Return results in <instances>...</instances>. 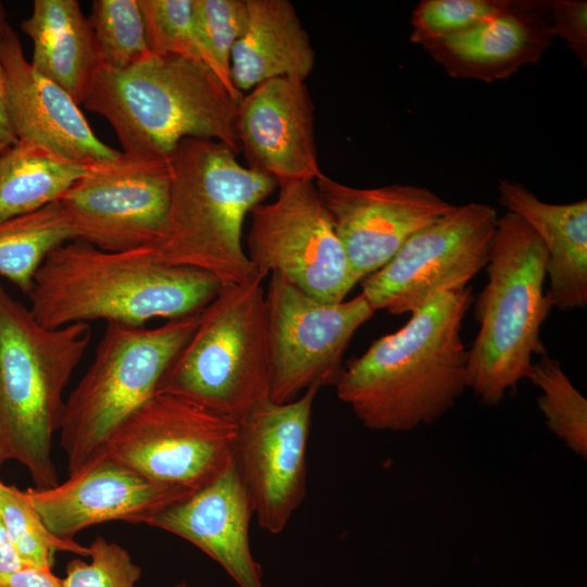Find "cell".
Segmentation results:
<instances>
[{
  "label": "cell",
  "mask_w": 587,
  "mask_h": 587,
  "mask_svg": "<svg viewBox=\"0 0 587 587\" xmlns=\"http://www.w3.org/2000/svg\"><path fill=\"white\" fill-rule=\"evenodd\" d=\"M472 303L466 286L412 312L400 329L348 361L335 384L339 400L370 429L408 432L436 422L467 388L461 329Z\"/></svg>",
  "instance_id": "obj_1"
},
{
  "label": "cell",
  "mask_w": 587,
  "mask_h": 587,
  "mask_svg": "<svg viewBox=\"0 0 587 587\" xmlns=\"http://www.w3.org/2000/svg\"><path fill=\"white\" fill-rule=\"evenodd\" d=\"M221 287L204 271L163 263L153 246L105 251L72 240L48 254L27 296L48 328L98 320L145 326L199 313Z\"/></svg>",
  "instance_id": "obj_2"
},
{
  "label": "cell",
  "mask_w": 587,
  "mask_h": 587,
  "mask_svg": "<svg viewBox=\"0 0 587 587\" xmlns=\"http://www.w3.org/2000/svg\"><path fill=\"white\" fill-rule=\"evenodd\" d=\"M238 103L208 66L173 54L122 70L99 66L83 101L111 124L124 153L168 161L188 138L239 152Z\"/></svg>",
  "instance_id": "obj_3"
},
{
  "label": "cell",
  "mask_w": 587,
  "mask_h": 587,
  "mask_svg": "<svg viewBox=\"0 0 587 587\" xmlns=\"http://www.w3.org/2000/svg\"><path fill=\"white\" fill-rule=\"evenodd\" d=\"M171 165L167 218L153 246L159 259L204 271L222 286L255 278L259 274L242 246L243 223L277 183L241 165L233 149L212 139L183 140Z\"/></svg>",
  "instance_id": "obj_4"
},
{
  "label": "cell",
  "mask_w": 587,
  "mask_h": 587,
  "mask_svg": "<svg viewBox=\"0 0 587 587\" xmlns=\"http://www.w3.org/2000/svg\"><path fill=\"white\" fill-rule=\"evenodd\" d=\"M90 339L88 323L42 326L0 283V465L20 462L37 489L59 484L52 439Z\"/></svg>",
  "instance_id": "obj_5"
},
{
  "label": "cell",
  "mask_w": 587,
  "mask_h": 587,
  "mask_svg": "<svg viewBox=\"0 0 587 587\" xmlns=\"http://www.w3.org/2000/svg\"><path fill=\"white\" fill-rule=\"evenodd\" d=\"M546 262L541 240L520 216L508 211L498 217L466 366L467 388L486 405L529 378L533 355L547 354L540 329L553 305L544 292Z\"/></svg>",
  "instance_id": "obj_6"
},
{
  "label": "cell",
  "mask_w": 587,
  "mask_h": 587,
  "mask_svg": "<svg viewBox=\"0 0 587 587\" xmlns=\"http://www.w3.org/2000/svg\"><path fill=\"white\" fill-rule=\"evenodd\" d=\"M264 277L222 286L164 374L157 392L190 399L240 422L270 399Z\"/></svg>",
  "instance_id": "obj_7"
},
{
  "label": "cell",
  "mask_w": 587,
  "mask_h": 587,
  "mask_svg": "<svg viewBox=\"0 0 587 587\" xmlns=\"http://www.w3.org/2000/svg\"><path fill=\"white\" fill-rule=\"evenodd\" d=\"M200 312L152 328L107 323L91 364L65 399L59 432L70 475L104 452L113 429L157 394Z\"/></svg>",
  "instance_id": "obj_8"
},
{
  "label": "cell",
  "mask_w": 587,
  "mask_h": 587,
  "mask_svg": "<svg viewBox=\"0 0 587 587\" xmlns=\"http://www.w3.org/2000/svg\"><path fill=\"white\" fill-rule=\"evenodd\" d=\"M237 433L235 420L157 392L113 429L104 451L150 480L195 491L233 463Z\"/></svg>",
  "instance_id": "obj_9"
},
{
  "label": "cell",
  "mask_w": 587,
  "mask_h": 587,
  "mask_svg": "<svg viewBox=\"0 0 587 587\" xmlns=\"http://www.w3.org/2000/svg\"><path fill=\"white\" fill-rule=\"evenodd\" d=\"M277 198L251 212L247 255L257 273H277L310 297L341 302L359 282L314 182L278 185Z\"/></svg>",
  "instance_id": "obj_10"
},
{
  "label": "cell",
  "mask_w": 587,
  "mask_h": 587,
  "mask_svg": "<svg viewBox=\"0 0 587 587\" xmlns=\"http://www.w3.org/2000/svg\"><path fill=\"white\" fill-rule=\"evenodd\" d=\"M498 217L486 203L454 205L364 278L361 294L375 311L411 314L445 291L469 286L487 265Z\"/></svg>",
  "instance_id": "obj_11"
},
{
  "label": "cell",
  "mask_w": 587,
  "mask_h": 587,
  "mask_svg": "<svg viewBox=\"0 0 587 587\" xmlns=\"http://www.w3.org/2000/svg\"><path fill=\"white\" fill-rule=\"evenodd\" d=\"M265 301L270 399L276 403L291 401L314 385L335 386L351 338L375 312L362 294L323 302L277 273L271 274Z\"/></svg>",
  "instance_id": "obj_12"
},
{
  "label": "cell",
  "mask_w": 587,
  "mask_h": 587,
  "mask_svg": "<svg viewBox=\"0 0 587 587\" xmlns=\"http://www.w3.org/2000/svg\"><path fill=\"white\" fill-rule=\"evenodd\" d=\"M171 162L121 152L88 166L58 200L75 240L105 251L157 245L170 208Z\"/></svg>",
  "instance_id": "obj_13"
},
{
  "label": "cell",
  "mask_w": 587,
  "mask_h": 587,
  "mask_svg": "<svg viewBox=\"0 0 587 587\" xmlns=\"http://www.w3.org/2000/svg\"><path fill=\"white\" fill-rule=\"evenodd\" d=\"M320 386L291 401L266 399L239 423L235 462L259 525L279 534L305 496L307 446Z\"/></svg>",
  "instance_id": "obj_14"
},
{
  "label": "cell",
  "mask_w": 587,
  "mask_h": 587,
  "mask_svg": "<svg viewBox=\"0 0 587 587\" xmlns=\"http://www.w3.org/2000/svg\"><path fill=\"white\" fill-rule=\"evenodd\" d=\"M314 184L358 282L384 267L409 238L454 208L425 187L355 188L324 173Z\"/></svg>",
  "instance_id": "obj_15"
},
{
  "label": "cell",
  "mask_w": 587,
  "mask_h": 587,
  "mask_svg": "<svg viewBox=\"0 0 587 587\" xmlns=\"http://www.w3.org/2000/svg\"><path fill=\"white\" fill-rule=\"evenodd\" d=\"M191 492L150 480L115 462L105 451L62 484L26 490L48 529L63 539H73L85 528L105 522L148 524L158 512Z\"/></svg>",
  "instance_id": "obj_16"
},
{
  "label": "cell",
  "mask_w": 587,
  "mask_h": 587,
  "mask_svg": "<svg viewBox=\"0 0 587 587\" xmlns=\"http://www.w3.org/2000/svg\"><path fill=\"white\" fill-rule=\"evenodd\" d=\"M236 132L247 166L277 185L314 182L323 174L314 136V104L303 79L273 78L243 93Z\"/></svg>",
  "instance_id": "obj_17"
},
{
  "label": "cell",
  "mask_w": 587,
  "mask_h": 587,
  "mask_svg": "<svg viewBox=\"0 0 587 587\" xmlns=\"http://www.w3.org/2000/svg\"><path fill=\"white\" fill-rule=\"evenodd\" d=\"M0 58L8 85V108L17 143L90 166L121 152L101 141L75 100L26 60L17 34L5 25Z\"/></svg>",
  "instance_id": "obj_18"
},
{
  "label": "cell",
  "mask_w": 587,
  "mask_h": 587,
  "mask_svg": "<svg viewBox=\"0 0 587 587\" xmlns=\"http://www.w3.org/2000/svg\"><path fill=\"white\" fill-rule=\"evenodd\" d=\"M253 509L235 459L208 485L158 512L148 525L174 534L217 562L239 587H264L249 540Z\"/></svg>",
  "instance_id": "obj_19"
},
{
  "label": "cell",
  "mask_w": 587,
  "mask_h": 587,
  "mask_svg": "<svg viewBox=\"0 0 587 587\" xmlns=\"http://www.w3.org/2000/svg\"><path fill=\"white\" fill-rule=\"evenodd\" d=\"M552 39L544 0H507L490 20L422 47L449 76L491 83L537 63Z\"/></svg>",
  "instance_id": "obj_20"
},
{
  "label": "cell",
  "mask_w": 587,
  "mask_h": 587,
  "mask_svg": "<svg viewBox=\"0 0 587 587\" xmlns=\"http://www.w3.org/2000/svg\"><path fill=\"white\" fill-rule=\"evenodd\" d=\"M499 201L539 237L546 252L547 291L562 311L587 304V200L553 204L541 201L524 185L501 178Z\"/></svg>",
  "instance_id": "obj_21"
},
{
  "label": "cell",
  "mask_w": 587,
  "mask_h": 587,
  "mask_svg": "<svg viewBox=\"0 0 587 587\" xmlns=\"http://www.w3.org/2000/svg\"><path fill=\"white\" fill-rule=\"evenodd\" d=\"M248 18L230 55L235 88L246 93L278 77L305 80L315 52L294 4L288 0H247Z\"/></svg>",
  "instance_id": "obj_22"
},
{
  "label": "cell",
  "mask_w": 587,
  "mask_h": 587,
  "mask_svg": "<svg viewBox=\"0 0 587 587\" xmlns=\"http://www.w3.org/2000/svg\"><path fill=\"white\" fill-rule=\"evenodd\" d=\"M20 25L33 41L30 64L83 104L100 60L78 1L35 0Z\"/></svg>",
  "instance_id": "obj_23"
},
{
  "label": "cell",
  "mask_w": 587,
  "mask_h": 587,
  "mask_svg": "<svg viewBox=\"0 0 587 587\" xmlns=\"http://www.w3.org/2000/svg\"><path fill=\"white\" fill-rule=\"evenodd\" d=\"M88 166L16 143L0 153V222L35 212L60 198Z\"/></svg>",
  "instance_id": "obj_24"
},
{
  "label": "cell",
  "mask_w": 587,
  "mask_h": 587,
  "mask_svg": "<svg viewBox=\"0 0 587 587\" xmlns=\"http://www.w3.org/2000/svg\"><path fill=\"white\" fill-rule=\"evenodd\" d=\"M75 240L59 203L0 222V276L28 295L35 274L48 254Z\"/></svg>",
  "instance_id": "obj_25"
},
{
  "label": "cell",
  "mask_w": 587,
  "mask_h": 587,
  "mask_svg": "<svg viewBox=\"0 0 587 587\" xmlns=\"http://www.w3.org/2000/svg\"><path fill=\"white\" fill-rule=\"evenodd\" d=\"M87 18L100 66L122 70L151 55L138 0H95Z\"/></svg>",
  "instance_id": "obj_26"
},
{
  "label": "cell",
  "mask_w": 587,
  "mask_h": 587,
  "mask_svg": "<svg viewBox=\"0 0 587 587\" xmlns=\"http://www.w3.org/2000/svg\"><path fill=\"white\" fill-rule=\"evenodd\" d=\"M0 517L27 567L52 569L57 552L88 557L89 549L74 539H63L45 525L26 491L14 485L0 486Z\"/></svg>",
  "instance_id": "obj_27"
},
{
  "label": "cell",
  "mask_w": 587,
  "mask_h": 587,
  "mask_svg": "<svg viewBox=\"0 0 587 587\" xmlns=\"http://www.w3.org/2000/svg\"><path fill=\"white\" fill-rule=\"evenodd\" d=\"M542 394L538 408L546 419L548 428L565 445L587 457V401L572 385L563 372L560 361L542 355L533 364L529 378Z\"/></svg>",
  "instance_id": "obj_28"
},
{
  "label": "cell",
  "mask_w": 587,
  "mask_h": 587,
  "mask_svg": "<svg viewBox=\"0 0 587 587\" xmlns=\"http://www.w3.org/2000/svg\"><path fill=\"white\" fill-rule=\"evenodd\" d=\"M138 3L151 54L179 55L202 63L216 74L195 28L192 0H138Z\"/></svg>",
  "instance_id": "obj_29"
},
{
  "label": "cell",
  "mask_w": 587,
  "mask_h": 587,
  "mask_svg": "<svg viewBox=\"0 0 587 587\" xmlns=\"http://www.w3.org/2000/svg\"><path fill=\"white\" fill-rule=\"evenodd\" d=\"M192 18L217 76L240 101L243 95L233 84L230 55L247 24V0H192Z\"/></svg>",
  "instance_id": "obj_30"
},
{
  "label": "cell",
  "mask_w": 587,
  "mask_h": 587,
  "mask_svg": "<svg viewBox=\"0 0 587 587\" xmlns=\"http://www.w3.org/2000/svg\"><path fill=\"white\" fill-rule=\"evenodd\" d=\"M507 0H422L411 15L410 41L427 42L469 30L500 13Z\"/></svg>",
  "instance_id": "obj_31"
},
{
  "label": "cell",
  "mask_w": 587,
  "mask_h": 587,
  "mask_svg": "<svg viewBox=\"0 0 587 587\" xmlns=\"http://www.w3.org/2000/svg\"><path fill=\"white\" fill-rule=\"evenodd\" d=\"M88 549L90 562L73 559L67 563L64 587H136L142 571L125 548L97 536Z\"/></svg>",
  "instance_id": "obj_32"
},
{
  "label": "cell",
  "mask_w": 587,
  "mask_h": 587,
  "mask_svg": "<svg viewBox=\"0 0 587 587\" xmlns=\"http://www.w3.org/2000/svg\"><path fill=\"white\" fill-rule=\"evenodd\" d=\"M553 37L562 38L574 57L587 65V2L585 0H544Z\"/></svg>",
  "instance_id": "obj_33"
},
{
  "label": "cell",
  "mask_w": 587,
  "mask_h": 587,
  "mask_svg": "<svg viewBox=\"0 0 587 587\" xmlns=\"http://www.w3.org/2000/svg\"><path fill=\"white\" fill-rule=\"evenodd\" d=\"M0 587H64L51 569L25 567L0 574Z\"/></svg>",
  "instance_id": "obj_34"
},
{
  "label": "cell",
  "mask_w": 587,
  "mask_h": 587,
  "mask_svg": "<svg viewBox=\"0 0 587 587\" xmlns=\"http://www.w3.org/2000/svg\"><path fill=\"white\" fill-rule=\"evenodd\" d=\"M7 24L5 10L0 2V36ZM16 143L17 139L13 133L9 116L7 76L0 58V153Z\"/></svg>",
  "instance_id": "obj_35"
},
{
  "label": "cell",
  "mask_w": 587,
  "mask_h": 587,
  "mask_svg": "<svg viewBox=\"0 0 587 587\" xmlns=\"http://www.w3.org/2000/svg\"><path fill=\"white\" fill-rule=\"evenodd\" d=\"M27 567L17 554L0 517V574Z\"/></svg>",
  "instance_id": "obj_36"
},
{
  "label": "cell",
  "mask_w": 587,
  "mask_h": 587,
  "mask_svg": "<svg viewBox=\"0 0 587 587\" xmlns=\"http://www.w3.org/2000/svg\"><path fill=\"white\" fill-rule=\"evenodd\" d=\"M175 587H189L186 582H179L175 585Z\"/></svg>",
  "instance_id": "obj_37"
},
{
  "label": "cell",
  "mask_w": 587,
  "mask_h": 587,
  "mask_svg": "<svg viewBox=\"0 0 587 587\" xmlns=\"http://www.w3.org/2000/svg\"><path fill=\"white\" fill-rule=\"evenodd\" d=\"M1 484H2V482H1V479H0V486H1Z\"/></svg>",
  "instance_id": "obj_38"
}]
</instances>
